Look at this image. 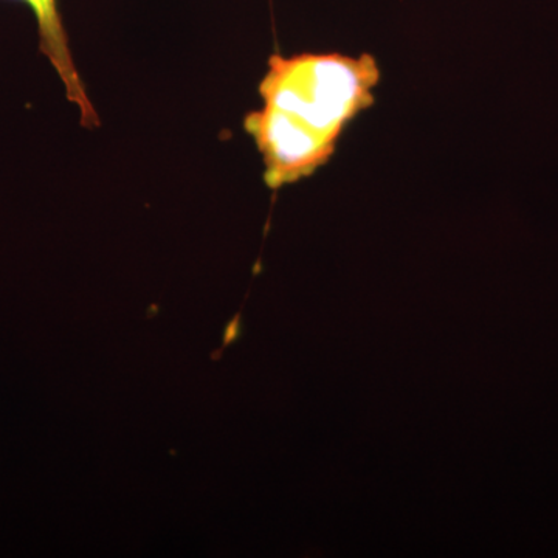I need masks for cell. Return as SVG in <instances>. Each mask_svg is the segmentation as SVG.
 <instances>
[{"label": "cell", "mask_w": 558, "mask_h": 558, "mask_svg": "<svg viewBox=\"0 0 558 558\" xmlns=\"http://www.w3.org/2000/svg\"><path fill=\"white\" fill-rule=\"evenodd\" d=\"M258 92L263 106L245 116L270 190L311 178L336 154L352 120L376 101V58L330 53L271 54Z\"/></svg>", "instance_id": "cell-1"}, {"label": "cell", "mask_w": 558, "mask_h": 558, "mask_svg": "<svg viewBox=\"0 0 558 558\" xmlns=\"http://www.w3.org/2000/svg\"><path fill=\"white\" fill-rule=\"evenodd\" d=\"M32 10L38 25L39 50L64 84L68 100L80 110L81 124L87 130L100 126L97 110L92 105L89 95L76 69L70 50L69 36L57 0H20Z\"/></svg>", "instance_id": "cell-2"}]
</instances>
